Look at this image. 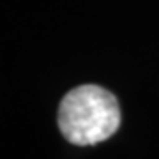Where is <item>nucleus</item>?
Here are the masks:
<instances>
[{"label":"nucleus","instance_id":"obj_1","mask_svg":"<svg viewBox=\"0 0 159 159\" xmlns=\"http://www.w3.org/2000/svg\"><path fill=\"white\" fill-rule=\"evenodd\" d=\"M120 125L117 97L99 85H80L64 96L58 127L74 145H96L113 136Z\"/></svg>","mask_w":159,"mask_h":159}]
</instances>
